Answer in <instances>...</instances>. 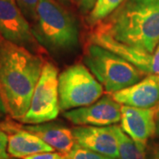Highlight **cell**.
Returning a JSON list of instances; mask_svg holds the SVG:
<instances>
[{
	"label": "cell",
	"instance_id": "obj_25",
	"mask_svg": "<svg viewBox=\"0 0 159 159\" xmlns=\"http://www.w3.org/2000/svg\"><path fill=\"white\" fill-rule=\"evenodd\" d=\"M6 114H8V111H7V109H6V104H5V102H4V99L2 97L1 91H0V118L5 117Z\"/></svg>",
	"mask_w": 159,
	"mask_h": 159
},
{
	"label": "cell",
	"instance_id": "obj_3",
	"mask_svg": "<svg viewBox=\"0 0 159 159\" xmlns=\"http://www.w3.org/2000/svg\"><path fill=\"white\" fill-rule=\"evenodd\" d=\"M31 26L35 39L49 52H66L79 43L76 19L56 0H40Z\"/></svg>",
	"mask_w": 159,
	"mask_h": 159
},
{
	"label": "cell",
	"instance_id": "obj_12",
	"mask_svg": "<svg viewBox=\"0 0 159 159\" xmlns=\"http://www.w3.org/2000/svg\"><path fill=\"white\" fill-rule=\"evenodd\" d=\"M89 40L92 43L102 46L123 57L145 74H152L153 54L148 53L135 47L119 43L106 33L97 29L92 32Z\"/></svg>",
	"mask_w": 159,
	"mask_h": 159
},
{
	"label": "cell",
	"instance_id": "obj_8",
	"mask_svg": "<svg viewBox=\"0 0 159 159\" xmlns=\"http://www.w3.org/2000/svg\"><path fill=\"white\" fill-rule=\"evenodd\" d=\"M121 108L113 97L105 96L89 105L66 111L63 115L74 125L108 126L121 121Z\"/></svg>",
	"mask_w": 159,
	"mask_h": 159
},
{
	"label": "cell",
	"instance_id": "obj_10",
	"mask_svg": "<svg viewBox=\"0 0 159 159\" xmlns=\"http://www.w3.org/2000/svg\"><path fill=\"white\" fill-rule=\"evenodd\" d=\"M75 143L97 153L119 159V144L114 125L108 126L79 125L72 129Z\"/></svg>",
	"mask_w": 159,
	"mask_h": 159
},
{
	"label": "cell",
	"instance_id": "obj_15",
	"mask_svg": "<svg viewBox=\"0 0 159 159\" xmlns=\"http://www.w3.org/2000/svg\"><path fill=\"white\" fill-rule=\"evenodd\" d=\"M114 131L119 144V159H147V151L139 148L121 126L114 125Z\"/></svg>",
	"mask_w": 159,
	"mask_h": 159
},
{
	"label": "cell",
	"instance_id": "obj_5",
	"mask_svg": "<svg viewBox=\"0 0 159 159\" xmlns=\"http://www.w3.org/2000/svg\"><path fill=\"white\" fill-rule=\"evenodd\" d=\"M103 88L88 67L81 64L69 66L58 75V97L61 111L89 105L97 101Z\"/></svg>",
	"mask_w": 159,
	"mask_h": 159
},
{
	"label": "cell",
	"instance_id": "obj_21",
	"mask_svg": "<svg viewBox=\"0 0 159 159\" xmlns=\"http://www.w3.org/2000/svg\"><path fill=\"white\" fill-rule=\"evenodd\" d=\"M97 3V0H80L79 9L82 14H89Z\"/></svg>",
	"mask_w": 159,
	"mask_h": 159
},
{
	"label": "cell",
	"instance_id": "obj_24",
	"mask_svg": "<svg viewBox=\"0 0 159 159\" xmlns=\"http://www.w3.org/2000/svg\"><path fill=\"white\" fill-rule=\"evenodd\" d=\"M60 4H62L64 6H67V7H71V6H80V0H57Z\"/></svg>",
	"mask_w": 159,
	"mask_h": 159
},
{
	"label": "cell",
	"instance_id": "obj_18",
	"mask_svg": "<svg viewBox=\"0 0 159 159\" xmlns=\"http://www.w3.org/2000/svg\"><path fill=\"white\" fill-rule=\"evenodd\" d=\"M18 6L21 10L29 22H33L35 18L36 7L40 0H15Z\"/></svg>",
	"mask_w": 159,
	"mask_h": 159
},
{
	"label": "cell",
	"instance_id": "obj_19",
	"mask_svg": "<svg viewBox=\"0 0 159 159\" xmlns=\"http://www.w3.org/2000/svg\"><path fill=\"white\" fill-rule=\"evenodd\" d=\"M24 159H68V154L62 153V152L47 151V152L34 154L32 156L27 157Z\"/></svg>",
	"mask_w": 159,
	"mask_h": 159
},
{
	"label": "cell",
	"instance_id": "obj_20",
	"mask_svg": "<svg viewBox=\"0 0 159 159\" xmlns=\"http://www.w3.org/2000/svg\"><path fill=\"white\" fill-rule=\"evenodd\" d=\"M0 159H11L8 153V135L0 126Z\"/></svg>",
	"mask_w": 159,
	"mask_h": 159
},
{
	"label": "cell",
	"instance_id": "obj_16",
	"mask_svg": "<svg viewBox=\"0 0 159 159\" xmlns=\"http://www.w3.org/2000/svg\"><path fill=\"white\" fill-rule=\"evenodd\" d=\"M125 0H97L92 11L89 13L87 21L90 26H95L109 17L116 11Z\"/></svg>",
	"mask_w": 159,
	"mask_h": 159
},
{
	"label": "cell",
	"instance_id": "obj_23",
	"mask_svg": "<svg viewBox=\"0 0 159 159\" xmlns=\"http://www.w3.org/2000/svg\"><path fill=\"white\" fill-rule=\"evenodd\" d=\"M152 74L159 75V46L157 50L153 53V68Z\"/></svg>",
	"mask_w": 159,
	"mask_h": 159
},
{
	"label": "cell",
	"instance_id": "obj_4",
	"mask_svg": "<svg viewBox=\"0 0 159 159\" xmlns=\"http://www.w3.org/2000/svg\"><path fill=\"white\" fill-rule=\"evenodd\" d=\"M83 62L109 94L135 84L145 74L116 53L92 43L86 47Z\"/></svg>",
	"mask_w": 159,
	"mask_h": 159
},
{
	"label": "cell",
	"instance_id": "obj_14",
	"mask_svg": "<svg viewBox=\"0 0 159 159\" xmlns=\"http://www.w3.org/2000/svg\"><path fill=\"white\" fill-rule=\"evenodd\" d=\"M20 126L37 135L48 145L62 153L69 154L76 144L73 131L57 122L49 121L35 125H20Z\"/></svg>",
	"mask_w": 159,
	"mask_h": 159
},
{
	"label": "cell",
	"instance_id": "obj_13",
	"mask_svg": "<svg viewBox=\"0 0 159 159\" xmlns=\"http://www.w3.org/2000/svg\"><path fill=\"white\" fill-rule=\"evenodd\" d=\"M3 130L10 133L8 135V153L12 157L24 159L34 154L54 151V148L41 138L24 130L20 125L7 124L3 125Z\"/></svg>",
	"mask_w": 159,
	"mask_h": 159
},
{
	"label": "cell",
	"instance_id": "obj_22",
	"mask_svg": "<svg viewBox=\"0 0 159 159\" xmlns=\"http://www.w3.org/2000/svg\"><path fill=\"white\" fill-rule=\"evenodd\" d=\"M147 159H159V143L153 144L148 148Z\"/></svg>",
	"mask_w": 159,
	"mask_h": 159
},
{
	"label": "cell",
	"instance_id": "obj_6",
	"mask_svg": "<svg viewBox=\"0 0 159 159\" xmlns=\"http://www.w3.org/2000/svg\"><path fill=\"white\" fill-rule=\"evenodd\" d=\"M59 110L57 70L52 63L45 62L29 111L19 121L27 125L49 122L57 118Z\"/></svg>",
	"mask_w": 159,
	"mask_h": 159
},
{
	"label": "cell",
	"instance_id": "obj_17",
	"mask_svg": "<svg viewBox=\"0 0 159 159\" xmlns=\"http://www.w3.org/2000/svg\"><path fill=\"white\" fill-rule=\"evenodd\" d=\"M68 159H114L111 157L97 153L93 150L88 149L80 146L78 144L74 145V148L68 154Z\"/></svg>",
	"mask_w": 159,
	"mask_h": 159
},
{
	"label": "cell",
	"instance_id": "obj_7",
	"mask_svg": "<svg viewBox=\"0 0 159 159\" xmlns=\"http://www.w3.org/2000/svg\"><path fill=\"white\" fill-rule=\"evenodd\" d=\"M0 36L35 54L45 51L35 39L32 26L15 0H0Z\"/></svg>",
	"mask_w": 159,
	"mask_h": 159
},
{
	"label": "cell",
	"instance_id": "obj_11",
	"mask_svg": "<svg viewBox=\"0 0 159 159\" xmlns=\"http://www.w3.org/2000/svg\"><path fill=\"white\" fill-rule=\"evenodd\" d=\"M112 97L122 105L142 109L157 107L159 104V75L148 74L135 84L112 94Z\"/></svg>",
	"mask_w": 159,
	"mask_h": 159
},
{
	"label": "cell",
	"instance_id": "obj_26",
	"mask_svg": "<svg viewBox=\"0 0 159 159\" xmlns=\"http://www.w3.org/2000/svg\"><path fill=\"white\" fill-rule=\"evenodd\" d=\"M156 134L159 138V115H157V129H156Z\"/></svg>",
	"mask_w": 159,
	"mask_h": 159
},
{
	"label": "cell",
	"instance_id": "obj_9",
	"mask_svg": "<svg viewBox=\"0 0 159 159\" xmlns=\"http://www.w3.org/2000/svg\"><path fill=\"white\" fill-rule=\"evenodd\" d=\"M157 107L142 109L122 105L121 128L142 150L147 151L148 141L156 134Z\"/></svg>",
	"mask_w": 159,
	"mask_h": 159
},
{
	"label": "cell",
	"instance_id": "obj_2",
	"mask_svg": "<svg viewBox=\"0 0 159 159\" xmlns=\"http://www.w3.org/2000/svg\"><path fill=\"white\" fill-rule=\"evenodd\" d=\"M97 29L126 45L153 54L159 43V0H125Z\"/></svg>",
	"mask_w": 159,
	"mask_h": 159
},
{
	"label": "cell",
	"instance_id": "obj_1",
	"mask_svg": "<svg viewBox=\"0 0 159 159\" xmlns=\"http://www.w3.org/2000/svg\"><path fill=\"white\" fill-rule=\"evenodd\" d=\"M44 60L0 36V91L8 114L20 120L29 111Z\"/></svg>",
	"mask_w": 159,
	"mask_h": 159
},
{
	"label": "cell",
	"instance_id": "obj_27",
	"mask_svg": "<svg viewBox=\"0 0 159 159\" xmlns=\"http://www.w3.org/2000/svg\"><path fill=\"white\" fill-rule=\"evenodd\" d=\"M157 115H159V104L157 106Z\"/></svg>",
	"mask_w": 159,
	"mask_h": 159
}]
</instances>
